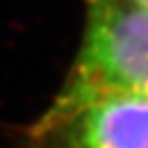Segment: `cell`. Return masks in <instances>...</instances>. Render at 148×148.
<instances>
[{
    "instance_id": "1",
    "label": "cell",
    "mask_w": 148,
    "mask_h": 148,
    "mask_svg": "<svg viewBox=\"0 0 148 148\" xmlns=\"http://www.w3.org/2000/svg\"><path fill=\"white\" fill-rule=\"evenodd\" d=\"M62 90L148 98V8L87 0L81 46Z\"/></svg>"
},
{
    "instance_id": "2",
    "label": "cell",
    "mask_w": 148,
    "mask_h": 148,
    "mask_svg": "<svg viewBox=\"0 0 148 148\" xmlns=\"http://www.w3.org/2000/svg\"><path fill=\"white\" fill-rule=\"evenodd\" d=\"M16 148H148V98L60 90Z\"/></svg>"
},
{
    "instance_id": "3",
    "label": "cell",
    "mask_w": 148,
    "mask_h": 148,
    "mask_svg": "<svg viewBox=\"0 0 148 148\" xmlns=\"http://www.w3.org/2000/svg\"><path fill=\"white\" fill-rule=\"evenodd\" d=\"M135 2H138V4H143V6H146V8H148V0H135Z\"/></svg>"
}]
</instances>
